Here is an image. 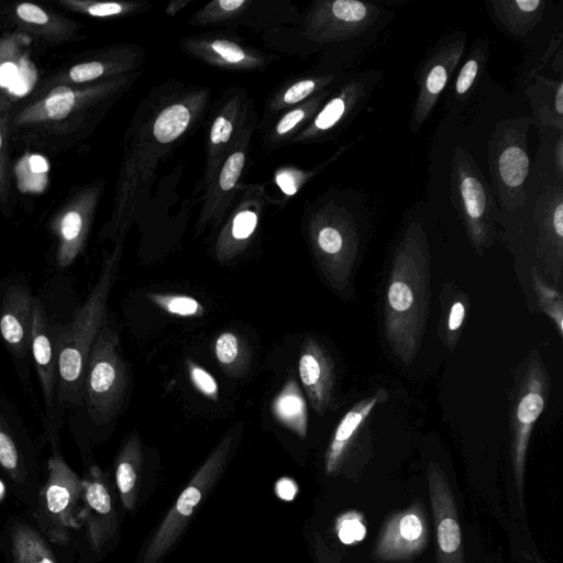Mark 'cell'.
<instances>
[{
  "instance_id": "48",
  "label": "cell",
  "mask_w": 563,
  "mask_h": 563,
  "mask_svg": "<svg viewBox=\"0 0 563 563\" xmlns=\"http://www.w3.org/2000/svg\"><path fill=\"white\" fill-rule=\"evenodd\" d=\"M231 132H232V124L228 120H225L224 125L222 128L220 141L221 142L229 141Z\"/></svg>"
},
{
  "instance_id": "37",
  "label": "cell",
  "mask_w": 563,
  "mask_h": 563,
  "mask_svg": "<svg viewBox=\"0 0 563 563\" xmlns=\"http://www.w3.org/2000/svg\"><path fill=\"white\" fill-rule=\"evenodd\" d=\"M316 84L313 80L307 79L299 81L291 86L284 95V100L286 103H295L303 98H306L309 93L314 89Z\"/></svg>"
},
{
  "instance_id": "20",
  "label": "cell",
  "mask_w": 563,
  "mask_h": 563,
  "mask_svg": "<svg viewBox=\"0 0 563 563\" xmlns=\"http://www.w3.org/2000/svg\"><path fill=\"white\" fill-rule=\"evenodd\" d=\"M221 371L230 377L245 376L252 364V350L247 340L235 331H223L212 345Z\"/></svg>"
},
{
  "instance_id": "22",
  "label": "cell",
  "mask_w": 563,
  "mask_h": 563,
  "mask_svg": "<svg viewBox=\"0 0 563 563\" xmlns=\"http://www.w3.org/2000/svg\"><path fill=\"white\" fill-rule=\"evenodd\" d=\"M541 0H514L493 2L495 13L503 24L517 34L526 33L540 19Z\"/></svg>"
},
{
  "instance_id": "19",
  "label": "cell",
  "mask_w": 563,
  "mask_h": 563,
  "mask_svg": "<svg viewBox=\"0 0 563 563\" xmlns=\"http://www.w3.org/2000/svg\"><path fill=\"white\" fill-rule=\"evenodd\" d=\"M272 412L279 423L300 439L308 432L307 402L294 378L285 382L272 401Z\"/></svg>"
},
{
  "instance_id": "11",
  "label": "cell",
  "mask_w": 563,
  "mask_h": 563,
  "mask_svg": "<svg viewBox=\"0 0 563 563\" xmlns=\"http://www.w3.org/2000/svg\"><path fill=\"white\" fill-rule=\"evenodd\" d=\"M82 481L80 521L95 551L115 534L118 519L108 479L98 465H92Z\"/></svg>"
},
{
  "instance_id": "50",
  "label": "cell",
  "mask_w": 563,
  "mask_h": 563,
  "mask_svg": "<svg viewBox=\"0 0 563 563\" xmlns=\"http://www.w3.org/2000/svg\"><path fill=\"white\" fill-rule=\"evenodd\" d=\"M1 143H2V142H1V136H0V146H1Z\"/></svg>"
},
{
  "instance_id": "34",
  "label": "cell",
  "mask_w": 563,
  "mask_h": 563,
  "mask_svg": "<svg viewBox=\"0 0 563 563\" xmlns=\"http://www.w3.org/2000/svg\"><path fill=\"white\" fill-rule=\"evenodd\" d=\"M479 64L478 59L473 57L470 58L461 68V71L457 76L456 84H455V92L456 96L461 97L465 95L473 82L476 79L477 73H478Z\"/></svg>"
},
{
  "instance_id": "36",
  "label": "cell",
  "mask_w": 563,
  "mask_h": 563,
  "mask_svg": "<svg viewBox=\"0 0 563 563\" xmlns=\"http://www.w3.org/2000/svg\"><path fill=\"white\" fill-rule=\"evenodd\" d=\"M212 48L225 60L238 63L244 58V52L234 43L219 40L212 43Z\"/></svg>"
},
{
  "instance_id": "27",
  "label": "cell",
  "mask_w": 563,
  "mask_h": 563,
  "mask_svg": "<svg viewBox=\"0 0 563 563\" xmlns=\"http://www.w3.org/2000/svg\"><path fill=\"white\" fill-rule=\"evenodd\" d=\"M334 530L345 545L360 543L366 537V521L361 511L347 510L336 517Z\"/></svg>"
},
{
  "instance_id": "17",
  "label": "cell",
  "mask_w": 563,
  "mask_h": 563,
  "mask_svg": "<svg viewBox=\"0 0 563 563\" xmlns=\"http://www.w3.org/2000/svg\"><path fill=\"white\" fill-rule=\"evenodd\" d=\"M463 44L454 43L434 55L420 79V92L413 112L412 124H421L433 108L438 97L445 87L450 73L457 64Z\"/></svg>"
},
{
  "instance_id": "18",
  "label": "cell",
  "mask_w": 563,
  "mask_h": 563,
  "mask_svg": "<svg viewBox=\"0 0 563 563\" xmlns=\"http://www.w3.org/2000/svg\"><path fill=\"white\" fill-rule=\"evenodd\" d=\"M142 464V444L134 431L123 443L115 462V484L122 505L129 511L135 508L137 501Z\"/></svg>"
},
{
  "instance_id": "16",
  "label": "cell",
  "mask_w": 563,
  "mask_h": 563,
  "mask_svg": "<svg viewBox=\"0 0 563 563\" xmlns=\"http://www.w3.org/2000/svg\"><path fill=\"white\" fill-rule=\"evenodd\" d=\"M388 398L384 389L377 390L356 402L340 420L324 454V471L328 475L339 472L353 439L373 409Z\"/></svg>"
},
{
  "instance_id": "15",
  "label": "cell",
  "mask_w": 563,
  "mask_h": 563,
  "mask_svg": "<svg viewBox=\"0 0 563 563\" xmlns=\"http://www.w3.org/2000/svg\"><path fill=\"white\" fill-rule=\"evenodd\" d=\"M31 351L35 362L46 409L54 406L58 384V360L53 328L43 305L34 298L31 329Z\"/></svg>"
},
{
  "instance_id": "12",
  "label": "cell",
  "mask_w": 563,
  "mask_h": 563,
  "mask_svg": "<svg viewBox=\"0 0 563 563\" xmlns=\"http://www.w3.org/2000/svg\"><path fill=\"white\" fill-rule=\"evenodd\" d=\"M316 256L327 283L335 290L349 284L357 251V238L352 227L324 225L314 236Z\"/></svg>"
},
{
  "instance_id": "39",
  "label": "cell",
  "mask_w": 563,
  "mask_h": 563,
  "mask_svg": "<svg viewBox=\"0 0 563 563\" xmlns=\"http://www.w3.org/2000/svg\"><path fill=\"white\" fill-rule=\"evenodd\" d=\"M303 111L302 110H294L286 114L277 124V132L279 134H284L291 130L298 122H300L303 119Z\"/></svg>"
},
{
  "instance_id": "14",
  "label": "cell",
  "mask_w": 563,
  "mask_h": 563,
  "mask_svg": "<svg viewBox=\"0 0 563 563\" xmlns=\"http://www.w3.org/2000/svg\"><path fill=\"white\" fill-rule=\"evenodd\" d=\"M33 302L29 289L19 285L9 287L2 299L0 333L15 357H24L31 349Z\"/></svg>"
},
{
  "instance_id": "42",
  "label": "cell",
  "mask_w": 563,
  "mask_h": 563,
  "mask_svg": "<svg viewBox=\"0 0 563 563\" xmlns=\"http://www.w3.org/2000/svg\"><path fill=\"white\" fill-rule=\"evenodd\" d=\"M18 68L12 63L0 65V86L9 87L15 81Z\"/></svg>"
},
{
  "instance_id": "40",
  "label": "cell",
  "mask_w": 563,
  "mask_h": 563,
  "mask_svg": "<svg viewBox=\"0 0 563 563\" xmlns=\"http://www.w3.org/2000/svg\"><path fill=\"white\" fill-rule=\"evenodd\" d=\"M551 230L559 239H563V203L560 200L553 208L551 213Z\"/></svg>"
},
{
  "instance_id": "9",
  "label": "cell",
  "mask_w": 563,
  "mask_h": 563,
  "mask_svg": "<svg viewBox=\"0 0 563 563\" xmlns=\"http://www.w3.org/2000/svg\"><path fill=\"white\" fill-rule=\"evenodd\" d=\"M428 489L437 537L438 563H465L459 511L443 470L430 462Z\"/></svg>"
},
{
  "instance_id": "3",
  "label": "cell",
  "mask_w": 563,
  "mask_h": 563,
  "mask_svg": "<svg viewBox=\"0 0 563 563\" xmlns=\"http://www.w3.org/2000/svg\"><path fill=\"white\" fill-rule=\"evenodd\" d=\"M128 385L118 332L103 325L91 346L84 378V401L95 424L104 426L117 417Z\"/></svg>"
},
{
  "instance_id": "24",
  "label": "cell",
  "mask_w": 563,
  "mask_h": 563,
  "mask_svg": "<svg viewBox=\"0 0 563 563\" xmlns=\"http://www.w3.org/2000/svg\"><path fill=\"white\" fill-rule=\"evenodd\" d=\"M190 120L188 109L183 104H174L161 112L157 117L153 132L161 143H168L177 139L187 128Z\"/></svg>"
},
{
  "instance_id": "33",
  "label": "cell",
  "mask_w": 563,
  "mask_h": 563,
  "mask_svg": "<svg viewBox=\"0 0 563 563\" xmlns=\"http://www.w3.org/2000/svg\"><path fill=\"white\" fill-rule=\"evenodd\" d=\"M257 224V216L252 211H242L233 220L231 235L235 241H244L251 236Z\"/></svg>"
},
{
  "instance_id": "7",
  "label": "cell",
  "mask_w": 563,
  "mask_h": 563,
  "mask_svg": "<svg viewBox=\"0 0 563 563\" xmlns=\"http://www.w3.org/2000/svg\"><path fill=\"white\" fill-rule=\"evenodd\" d=\"M453 197L476 250L486 246L494 229L493 202L477 166L463 148L454 157Z\"/></svg>"
},
{
  "instance_id": "8",
  "label": "cell",
  "mask_w": 563,
  "mask_h": 563,
  "mask_svg": "<svg viewBox=\"0 0 563 563\" xmlns=\"http://www.w3.org/2000/svg\"><path fill=\"white\" fill-rule=\"evenodd\" d=\"M429 521L423 504L415 499L383 522L372 555L377 561L400 562L420 555L428 545Z\"/></svg>"
},
{
  "instance_id": "41",
  "label": "cell",
  "mask_w": 563,
  "mask_h": 563,
  "mask_svg": "<svg viewBox=\"0 0 563 563\" xmlns=\"http://www.w3.org/2000/svg\"><path fill=\"white\" fill-rule=\"evenodd\" d=\"M122 8L118 3H97L89 8V13L96 16L112 15L121 12Z\"/></svg>"
},
{
  "instance_id": "10",
  "label": "cell",
  "mask_w": 563,
  "mask_h": 563,
  "mask_svg": "<svg viewBox=\"0 0 563 563\" xmlns=\"http://www.w3.org/2000/svg\"><path fill=\"white\" fill-rule=\"evenodd\" d=\"M498 141L490 150V172L499 188L503 202L508 207H522L523 185L529 174V157L526 152L525 136L509 124L501 133L497 132Z\"/></svg>"
},
{
  "instance_id": "30",
  "label": "cell",
  "mask_w": 563,
  "mask_h": 563,
  "mask_svg": "<svg viewBox=\"0 0 563 563\" xmlns=\"http://www.w3.org/2000/svg\"><path fill=\"white\" fill-rule=\"evenodd\" d=\"M187 371L191 384L205 397L212 401L219 399V386L217 379L199 364L191 360L187 361Z\"/></svg>"
},
{
  "instance_id": "29",
  "label": "cell",
  "mask_w": 563,
  "mask_h": 563,
  "mask_svg": "<svg viewBox=\"0 0 563 563\" xmlns=\"http://www.w3.org/2000/svg\"><path fill=\"white\" fill-rule=\"evenodd\" d=\"M75 103V95L68 87H57L51 91L46 101L47 115L54 120H62L68 115Z\"/></svg>"
},
{
  "instance_id": "25",
  "label": "cell",
  "mask_w": 563,
  "mask_h": 563,
  "mask_svg": "<svg viewBox=\"0 0 563 563\" xmlns=\"http://www.w3.org/2000/svg\"><path fill=\"white\" fill-rule=\"evenodd\" d=\"M532 286L537 294L540 309L549 316L563 335V301L562 295L552 286H549L537 273L532 271Z\"/></svg>"
},
{
  "instance_id": "31",
  "label": "cell",
  "mask_w": 563,
  "mask_h": 563,
  "mask_svg": "<svg viewBox=\"0 0 563 563\" xmlns=\"http://www.w3.org/2000/svg\"><path fill=\"white\" fill-rule=\"evenodd\" d=\"M347 108L344 97H336L330 100L314 120V125L319 130H329L338 123Z\"/></svg>"
},
{
  "instance_id": "35",
  "label": "cell",
  "mask_w": 563,
  "mask_h": 563,
  "mask_svg": "<svg viewBox=\"0 0 563 563\" xmlns=\"http://www.w3.org/2000/svg\"><path fill=\"white\" fill-rule=\"evenodd\" d=\"M103 73V66L98 62L79 64L70 69V78L74 81L82 82L92 80Z\"/></svg>"
},
{
  "instance_id": "28",
  "label": "cell",
  "mask_w": 563,
  "mask_h": 563,
  "mask_svg": "<svg viewBox=\"0 0 563 563\" xmlns=\"http://www.w3.org/2000/svg\"><path fill=\"white\" fill-rule=\"evenodd\" d=\"M465 296L459 295L451 301L448 308L445 329L443 330L444 341L451 350L459 340V331L464 322L466 314Z\"/></svg>"
},
{
  "instance_id": "1",
  "label": "cell",
  "mask_w": 563,
  "mask_h": 563,
  "mask_svg": "<svg viewBox=\"0 0 563 563\" xmlns=\"http://www.w3.org/2000/svg\"><path fill=\"white\" fill-rule=\"evenodd\" d=\"M429 305V250L423 232L412 224L395 252L384 303L386 341L393 354L406 365L418 354Z\"/></svg>"
},
{
  "instance_id": "13",
  "label": "cell",
  "mask_w": 563,
  "mask_h": 563,
  "mask_svg": "<svg viewBox=\"0 0 563 563\" xmlns=\"http://www.w3.org/2000/svg\"><path fill=\"white\" fill-rule=\"evenodd\" d=\"M298 373L310 406L322 416L332 401L335 375L332 357L318 340L307 338L302 342Z\"/></svg>"
},
{
  "instance_id": "43",
  "label": "cell",
  "mask_w": 563,
  "mask_h": 563,
  "mask_svg": "<svg viewBox=\"0 0 563 563\" xmlns=\"http://www.w3.org/2000/svg\"><path fill=\"white\" fill-rule=\"evenodd\" d=\"M276 183L278 184L280 189L287 195H292L297 190L295 178L288 173H282L277 175Z\"/></svg>"
},
{
  "instance_id": "49",
  "label": "cell",
  "mask_w": 563,
  "mask_h": 563,
  "mask_svg": "<svg viewBox=\"0 0 563 563\" xmlns=\"http://www.w3.org/2000/svg\"><path fill=\"white\" fill-rule=\"evenodd\" d=\"M558 164H559V172L561 174L562 172V140H560L558 144Z\"/></svg>"
},
{
  "instance_id": "2",
  "label": "cell",
  "mask_w": 563,
  "mask_h": 563,
  "mask_svg": "<svg viewBox=\"0 0 563 563\" xmlns=\"http://www.w3.org/2000/svg\"><path fill=\"white\" fill-rule=\"evenodd\" d=\"M119 258H108L85 302L76 309L67 325L53 327L58 360L57 399L60 404L81 405L84 378L91 346L104 325L108 300L117 277Z\"/></svg>"
},
{
  "instance_id": "32",
  "label": "cell",
  "mask_w": 563,
  "mask_h": 563,
  "mask_svg": "<svg viewBox=\"0 0 563 563\" xmlns=\"http://www.w3.org/2000/svg\"><path fill=\"white\" fill-rule=\"evenodd\" d=\"M244 164V155L241 152L233 153L225 162L220 174V186L223 190H230L235 185Z\"/></svg>"
},
{
  "instance_id": "38",
  "label": "cell",
  "mask_w": 563,
  "mask_h": 563,
  "mask_svg": "<svg viewBox=\"0 0 563 563\" xmlns=\"http://www.w3.org/2000/svg\"><path fill=\"white\" fill-rule=\"evenodd\" d=\"M18 15L31 23L43 24L47 21L46 13L38 7L31 3H22L16 8Z\"/></svg>"
},
{
  "instance_id": "23",
  "label": "cell",
  "mask_w": 563,
  "mask_h": 563,
  "mask_svg": "<svg viewBox=\"0 0 563 563\" xmlns=\"http://www.w3.org/2000/svg\"><path fill=\"white\" fill-rule=\"evenodd\" d=\"M145 297L168 314L183 318H200L206 308L196 298L183 294L146 292Z\"/></svg>"
},
{
  "instance_id": "47",
  "label": "cell",
  "mask_w": 563,
  "mask_h": 563,
  "mask_svg": "<svg viewBox=\"0 0 563 563\" xmlns=\"http://www.w3.org/2000/svg\"><path fill=\"white\" fill-rule=\"evenodd\" d=\"M244 3V0H220L219 4L223 10H234Z\"/></svg>"
},
{
  "instance_id": "44",
  "label": "cell",
  "mask_w": 563,
  "mask_h": 563,
  "mask_svg": "<svg viewBox=\"0 0 563 563\" xmlns=\"http://www.w3.org/2000/svg\"><path fill=\"white\" fill-rule=\"evenodd\" d=\"M31 170L37 174L45 173L48 169L47 162L40 155L31 156L30 161Z\"/></svg>"
},
{
  "instance_id": "6",
  "label": "cell",
  "mask_w": 563,
  "mask_h": 563,
  "mask_svg": "<svg viewBox=\"0 0 563 563\" xmlns=\"http://www.w3.org/2000/svg\"><path fill=\"white\" fill-rule=\"evenodd\" d=\"M549 380L540 357L533 356L520 383L511 415L510 457L519 505L526 511L523 486L528 445L532 429L543 411Z\"/></svg>"
},
{
  "instance_id": "45",
  "label": "cell",
  "mask_w": 563,
  "mask_h": 563,
  "mask_svg": "<svg viewBox=\"0 0 563 563\" xmlns=\"http://www.w3.org/2000/svg\"><path fill=\"white\" fill-rule=\"evenodd\" d=\"M224 122H225V119L223 117H219L216 119V121L212 125V129H211V133H210L211 142L213 144H218L221 142L220 137H221V132H222Z\"/></svg>"
},
{
  "instance_id": "5",
  "label": "cell",
  "mask_w": 563,
  "mask_h": 563,
  "mask_svg": "<svg viewBox=\"0 0 563 563\" xmlns=\"http://www.w3.org/2000/svg\"><path fill=\"white\" fill-rule=\"evenodd\" d=\"M47 471V479L40 492L36 520L52 542L63 544L68 542L70 530L82 526V481L58 451H53L48 459Z\"/></svg>"
},
{
  "instance_id": "21",
  "label": "cell",
  "mask_w": 563,
  "mask_h": 563,
  "mask_svg": "<svg viewBox=\"0 0 563 563\" xmlns=\"http://www.w3.org/2000/svg\"><path fill=\"white\" fill-rule=\"evenodd\" d=\"M11 553L13 563H57L43 536L23 522L11 529Z\"/></svg>"
},
{
  "instance_id": "26",
  "label": "cell",
  "mask_w": 563,
  "mask_h": 563,
  "mask_svg": "<svg viewBox=\"0 0 563 563\" xmlns=\"http://www.w3.org/2000/svg\"><path fill=\"white\" fill-rule=\"evenodd\" d=\"M0 466L16 484L25 481V470L19 449L0 417Z\"/></svg>"
},
{
  "instance_id": "46",
  "label": "cell",
  "mask_w": 563,
  "mask_h": 563,
  "mask_svg": "<svg viewBox=\"0 0 563 563\" xmlns=\"http://www.w3.org/2000/svg\"><path fill=\"white\" fill-rule=\"evenodd\" d=\"M554 110L561 117L563 114V85L560 84L554 98Z\"/></svg>"
},
{
  "instance_id": "4",
  "label": "cell",
  "mask_w": 563,
  "mask_h": 563,
  "mask_svg": "<svg viewBox=\"0 0 563 563\" xmlns=\"http://www.w3.org/2000/svg\"><path fill=\"white\" fill-rule=\"evenodd\" d=\"M240 433V427L228 432L195 473L151 539L144 552L143 563H158L180 537L196 507L208 495L228 465Z\"/></svg>"
}]
</instances>
